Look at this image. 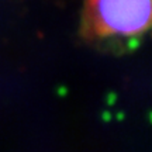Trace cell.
<instances>
[{
    "label": "cell",
    "mask_w": 152,
    "mask_h": 152,
    "mask_svg": "<svg viewBox=\"0 0 152 152\" xmlns=\"http://www.w3.org/2000/svg\"><path fill=\"white\" fill-rule=\"evenodd\" d=\"M82 26L89 39L128 42L151 26V0H85Z\"/></svg>",
    "instance_id": "obj_1"
}]
</instances>
